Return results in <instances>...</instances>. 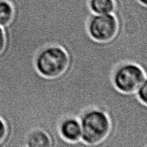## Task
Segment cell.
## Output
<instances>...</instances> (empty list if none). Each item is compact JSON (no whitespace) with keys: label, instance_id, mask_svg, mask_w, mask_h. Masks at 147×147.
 <instances>
[{"label":"cell","instance_id":"cell-1","mask_svg":"<svg viewBox=\"0 0 147 147\" xmlns=\"http://www.w3.org/2000/svg\"><path fill=\"white\" fill-rule=\"evenodd\" d=\"M81 140L89 147H97L109 134L111 123L105 112L100 109L87 110L80 118Z\"/></svg>","mask_w":147,"mask_h":147},{"label":"cell","instance_id":"cell-2","mask_svg":"<svg viewBox=\"0 0 147 147\" xmlns=\"http://www.w3.org/2000/svg\"><path fill=\"white\" fill-rule=\"evenodd\" d=\"M69 57L65 50L57 45L47 47L39 52L35 66L39 74L47 78L62 75L67 69Z\"/></svg>","mask_w":147,"mask_h":147},{"label":"cell","instance_id":"cell-3","mask_svg":"<svg viewBox=\"0 0 147 147\" xmlns=\"http://www.w3.org/2000/svg\"><path fill=\"white\" fill-rule=\"evenodd\" d=\"M147 80L146 72L140 65L134 63L120 65L113 74V83L118 90L123 93L136 92L144 81Z\"/></svg>","mask_w":147,"mask_h":147},{"label":"cell","instance_id":"cell-4","mask_svg":"<svg viewBox=\"0 0 147 147\" xmlns=\"http://www.w3.org/2000/svg\"><path fill=\"white\" fill-rule=\"evenodd\" d=\"M117 29V20L114 14H94L88 23L89 35L94 40L101 43L114 39Z\"/></svg>","mask_w":147,"mask_h":147},{"label":"cell","instance_id":"cell-5","mask_svg":"<svg viewBox=\"0 0 147 147\" xmlns=\"http://www.w3.org/2000/svg\"><path fill=\"white\" fill-rule=\"evenodd\" d=\"M61 137L67 142L76 144L78 147H87L81 140V127L80 119L74 117L65 118L59 126Z\"/></svg>","mask_w":147,"mask_h":147},{"label":"cell","instance_id":"cell-6","mask_svg":"<svg viewBox=\"0 0 147 147\" xmlns=\"http://www.w3.org/2000/svg\"><path fill=\"white\" fill-rule=\"evenodd\" d=\"M26 143L27 147H52L48 134L41 129L32 131L28 136Z\"/></svg>","mask_w":147,"mask_h":147},{"label":"cell","instance_id":"cell-7","mask_svg":"<svg viewBox=\"0 0 147 147\" xmlns=\"http://www.w3.org/2000/svg\"><path fill=\"white\" fill-rule=\"evenodd\" d=\"M88 7L95 14H114L116 5L115 0H88Z\"/></svg>","mask_w":147,"mask_h":147},{"label":"cell","instance_id":"cell-8","mask_svg":"<svg viewBox=\"0 0 147 147\" xmlns=\"http://www.w3.org/2000/svg\"><path fill=\"white\" fill-rule=\"evenodd\" d=\"M14 16V8L7 0H0V26L5 27L11 22Z\"/></svg>","mask_w":147,"mask_h":147},{"label":"cell","instance_id":"cell-9","mask_svg":"<svg viewBox=\"0 0 147 147\" xmlns=\"http://www.w3.org/2000/svg\"><path fill=\"white\" fill-rule=\"evenodd\" d=\"M136 94L143 103L147 105V80L141 84L136 90Z\"/></svg>","mask_w":147,"mask_h":147},{"label":"cell","instance_id":"cell-10","mask_svg":"<svg viewBox=\"0 0 147 147\" xmlns=\"http://www.w3.org/2000/svg\"><path fill=\"white\" fill-rule=\"evenodd\" d=\"M7 135V127L5 122L0 117V143L4 140Z\"/></svg>","mask_w":147,"mask_h":147},{"label":"cell","instance_id":"cell-11","mask_svg":"<svg viewBox=\"0 0 147 147\" xmlns=\"http://www.w3.org/2000/svg\"><path fill=\"white\" fill-rule=\"evenodd\" d=\"M5 46V36L3 27L0 26V54L3 51Z\"/></svg>","mask_w":147,"mask_h":147},{"label":"cell","instance_id":"cell-12","mask_svg":"<svg viewBox=\"0 0 147 147\" xmlns=\"http://www.w3.org/2000/svg\"><path fill=\"white\" fill-rule=\"evenodd\" d=\"M138 1L141 4L145 5V6H147V0H138Z\"/></svg>","mask_w":147,"mask_h":147}]
</instances>
